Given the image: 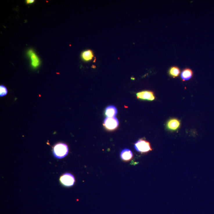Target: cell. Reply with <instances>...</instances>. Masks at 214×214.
<instances>
[{"mask_svg":"<svg viewBox=\"0 0 214 214\" xmlns=\"http://www.w3.org/2000/svg\"><path fill=\"white\" fill-rule=\"evenodd\" d=\"M69 149L68 145L63 143L56 144L53 148V154L54 157L57 159H62L68 155Z\"/></svg>","mask_w":214,"mask_h":214,"instance_id":"6da1fadb","label":"cell"},{"mask_svg":"<svg viewBox=\"0 0 214 214\" xmlns=\"http://www.w3.org/2000/svg\"><path fill=\"white\" fill-rule=\"evenodd\" d=\"M134 148L137 151L142 153H147L152 150L149 142L143 139L139 140L134 144Z\"/></svg>","mask_w":214,"mask_h":214,"instance_id":"7a4b0ae2","label":"cell"},{"mask_svg":"<svg viewBox=\"0 0 214 214\" xmlns=\"http://www.w3.org/2000/svg\"><path fill=\"white\" fill-rule=\"evenodd\" d=\"M119 121L116 117H106L104 121V126L107 130L112 131L117 127Z\"/></svg>","mask_w":214,"mask_h":214,"instance_id":"3957f363","label":"cell"},{"mask_svg":"<svg viewBox=\"0 0 214 214\" xmlns=\"http://www.w3.org/2000/svg\"><path fill=\"white\" fill-rule=\"evenodd\" d=\"M61 183L64 186L66 187L72 186L75 182V179L74 176L71 174L66 173L64 174L60 177Z\"/></svg>","mask_w":214,"mask_h":214,"instance_id":"277c9868","label":"cell"},{"mask_svg":"<svg viewBox=\"0 0 214 214\" xmlns=\"http://www.w3.org/2000/svg\"><path fill=\"white\" fill-rule=\"evenodd\" d=\"M137 97L140 100L153 101L155 99L154 93L152 91H144L139 92L136 94Z\"/></svg>","mask_w":214,"mask_h":214,"instance_id":"5b68a950","label":"cell"},{"mask_svg":"<svg viewBox=\"0 0 214 214\" xmlns=\"http://www.w3.org/2000/svg\"><path fill=\"white\" fill-rule=\"evenodd\" d=\"M166 126L167 129L170 131H177L180 128V122L178 119L175 118L171 119L167 121Z\"/></svg>","mask_w":214,"mask_h":214,"instance_id":"8992f818","label":"cell"},{"mask_svg":"<svg viewBox=\"0 0 214 214\" xmlns=\"http://www.w3.org/2000/svg\"><path fill=\"white\" fill-rule=\"evenodd\" d=\"M133 157L132 152L130 150L126 149L123 150L121 153V157L124 161H129Z\"/></svg>","mask_w":214,"mask_h":214,"instance_id":"52a82bcc","label":"cell"},{"mask_svg":"<svg viewBox=\"0 0 214 214\" xmlns=\"http://www.w3.org/2000/svg\"><path fill=\"white\" fill-rule=\"evenodd\" d=\"M81 56V58L84 61L89 62L93 60L94 57V53L92 50H86L82 52Z\"/></svg>","mask_w":214,"mask_h":214,"instance_id":"ba28073f","label":"cell"},{"mask_svg":"<svg viewBox=\"0 0 214 214\" xmlns=\"http://www.w3.org/2000/svg\"><path fill=\"white\" fill-rule=\"evenodd\" d=\"M193 75V71L189 68H186L182 71L181 77L183 81L189 80Z\"/></svg>","mask_w":214,"mask_h":214,"instance_id":"9c48e42d","label":"cell"},{"mask_svg":"<svg viewBox=\"0 0 214 214\" xmlns=\"http://www.w3.org/2000/svg\"><path fill=\"white\" fill-rule=\"evenodd\" d=\"M117 108L113 106H109L105 110L106 116L109 117H114L117 115Z\"/></svg>","mask_w":214,"mask_h":214,"instance_id":"30bf717a","label":"cell"},{"mask_svg":"<svg viewBox=\"0 0 214 214\" xmlns=\"http://www.w3.org/2000/svg\"><path fill=\"white\" fill-rule=\"evenodd\" d=\"M180 69L177 66H173L169 69V74L170 76L173 78L179 76L180 75Z\"/></svg>","mask_w":214,"mask_h":214,"instance_id":"8fae6325","label":"cell"},{"mask_svg":"<svg viewBox=\"0 0 214 214\" xmlns=\"http://www.w3.org/2000/svg\"><path fill=\"white\" fill-rule=\"evenodd\" d=\"M29 54L31 56L32 66L34 67H36L38 66L39 64V60L37 56L34 53H29Z\"/></svg>","mask_w":214,"mask_h":214,"instance_id":"7c38bea8","label":"cell"},{"mask_svg":"<svg viewBox=\"0 0 214 214\" xmlns=\"http://www.w3.org/2000/svg\"><path fill=\"white\" fill-rule=\"evenodd\" d=\"M8 91L6 87L3 85H1L0 86V96H5L7 94Z\"/></svg>","mask_w":214,"mask_h":214,"instance_id":"4fadbf2b","label":"cell"},{"mask_svg":"<svg viewBox=\"0 0 214 214\" xmlns=\"http://www.w3.org/2000/svg\"><path fill=\"white\" fill-rule=\"evenodd\" d=\"M34 2V0H28L27 1V3H28V4H31V3H33Z\"/></svg>","mask_w":214,"mask_h":214,"instance_id":"5bb4252c","label":"cell"}]
</instances>
